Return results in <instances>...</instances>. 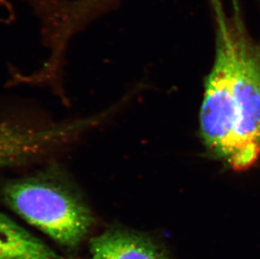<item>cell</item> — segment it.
<instances>
[{
  "label": "cell",
  "mask_w": 260,
  "mask_h": 259,
  "mask_svg": "<svg viewBox=\"0 0 260 259\" xmlns=\"http://www.w3.org/2000/svg\"><path fill=\"white\" fill-rule=\"evenodd\" d=\"M0 199L23 220L70 251L84 243L95 223L86 200L57 165L5 182L0 187Z\"/></svg>",
  "instance_id": "1"
},
{
  "label": "cell",
  "mask_w": 260,
  "mask_h": 259,
  "mask_svg": "<svg viewBox=\"0 0 260 259\" xmlns=\"http://www.w3.org/2000/svg\"><path fill=\"white\" fill-rule=\"evenodd\" d=\"M238 8L233 17L234 71L232 85L235 156L231 168L249 169L260 156V43L243 24Z\"/></svg>",
  "instance_id": "2"
},
{
  "label": "cell",
  "mask_w": 260,
  "mask_h": 259,
  "mask_svg": "<svg viewBox=\"0 0 260 259\" xmlns=\"http://www.w3.org/2000/svg\"><path fill=\"white\" fill-rule=\"evenodd\" d=\"M215 58L205 83L200 113L202 140L207 149L232 166L235 156V120L232 101L234 71L233 18L219 10Z\"/></svg>",
  "instance_id": "3"
},
{
  "label": "cell",
  "mask_w": 260,
  "mask_h": 259,
  "mask_svg": "<svg viewBox=\"0 0 260 259\" xmlns=\"http://www.w3.org/2000/svg\"><path fill=\"white\" fill-rule=\"evenodd\" d=\"M81 130V122L44 130L0 122V169L37 156Z\"/></svg>",
  "instance_id": "4"
},
{
  "label": "cell",
  "mask_w": 260,
  "mask_h": 259,
  "mask_svg": "<svg viewBox=\"0 0 260 259\" xmlns=\"http://www.w3.org/2000/svg\"><path fill=\"white\" fill-rule=\"evenodd\" d=\"M91 259H171L149 235L124 226H112L89 241Z\"/></svg>",
  "instance_id": "5"
},
{
  "label": "cell",
  "mask_w": 260,
  "mask_h": 259,
  "mask_svg": "<svg viewBox=\"0 0 260 259\" xmlns=\"http://www.w3.org/2000/svg\"><path fill=\"white\" fill-rule=\"evenodd\" d=\"M0 259H68L0 212Z\"/></svg>",
  "instance_id": "6"
},
{
  "label": "cell",
  "mask_w": 260,
  "mask_h": 259,
  "mask_svg": "<svg viewBox=\"0 0 260 259\" xmlns=\"http://www.w3.org/2000/svg\"><path fill=\"white\" fill-rule=\"evenodd\" d=\"M115 2L116 0H79V5L86 15L94 17Z\"/></svg>",
  "instance_id": "7"
}]
</instances>
